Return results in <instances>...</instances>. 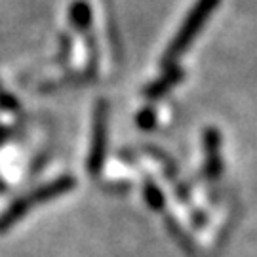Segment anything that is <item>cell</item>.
<instances>
[{
  "mask_svg": "<svg viewBox=\"0 0 257 257\" xmlns=\"http://www.w3.org/2000/svg\"><path fill=\"white\" fill-rule=\"evenodd\" d=\"M138 124L143 130H149L153 124H155V112H153V110H143V112L139 114Z\"/></svg>",
  "mask_w": 257,
  "mask_h": 257,
  "instance_id": "cell-7",
  "label": "cell"
},
{
  "mask_svg": "<svg viewBox=\"0 0 257 257\" xmlns=\"http://www.w3.org/2000/svg\"><path fill=\"white\" fill-rule=\"evenodd\" d=\"M219 134L215 128L206 130L204 136V145H206V155H208V174L211 177H217L221 172V162H219Z\"/></svg>",
  "mask_w": 257,
  "mask_h": 257,
  "instance_id": "cell-4",
  "label": "cell"
},
{
  "mask_svg": "<svg viewBox=\"0 0 257 257\" xmlns=\"http://www.w3.org/2000/svg\"><path fill=\"white\" fill-rule=\"evenodd\" d=\"M74 185H76L74 177H61V179H57V181H52V183H48V185H44V187L37 189L33 194L19 198L18 202H14L8 210L0 215V230L10 229L14 223H18V221L21 219L27 211L33 210L37 204L46 202V200H52L55 196H61V194L69 193Z\"/></svg>",
  "mask_w": 257,
  "mask_h": 257,
  "instance_id": "cell-2",
  "label": "cell"
},
{
  "mask_svg": "<svg viewBox=\"0 0 257 257\" xmlns=\"http://www.w3.org/2000/svg\"><path fill=\"white\" fill-rule=\"evenodd\" d=\"M217 4H219V0H198L194 4V8L189 12V16L185 19L183 27L177 31L172 44L166 50V65H172L175 59H179L183 55V52L189 48V44L194 40V37L200 33V29L204 27L206 19L210 18L213 14V10L217 8Z\"/></svg>",
  "mask_w": 257,
  "mask_h": 257,
  "instance_id": "cell-1",
  "label": "cell"
},
{
  "mask_svg": "<svg viewBox=\"0 0 257 257\" xmlns=\"http://www.w3.org/2000/svg\"><path fill=\"white\" fill-rule=\"evenodd\" d=\"M71 18H73L74 25L78 29H84L90 23V8L86 2H76L71 10Z\"/></svg>",
  "mask_w": 257,
  "mask_h": 257,
  "instance_id": "cell-5",
  "label": "cell"
},
{
  "mask_svg": "<svg viewBox=\"0 0 257 257\" xmlns=\"http://www.w3.org/2000/svg\"><path fill=\"white\" fill-rule=\"evenodd\" d=\"M107 147V103L99 101L93 114V134H92V149L88 156V168L93 175L101 170L103 158Z\"/></svg>",
  "mask_w": 257,
  "mask_h": 257,
  "instance_id": "cell-3",
  "label": "cell"
},
{
  "mask_svg": "<svg viewBox=\"0 0 257 257\" xmlns=\"http://www.w3.org/2000/svg\"><path fill=\"white\" fill-rule=\"evenodd\" d=\"M145 198H147L149 206L155 208V210H160V208L164 206V194L160 193L158 187L153 183L145 185Z\"/></svg>",
  "mask_w": 257,
  "mask_h": 257,
  "instance_id": "cell-6",
  "label": "cell"
}]
</instances>
